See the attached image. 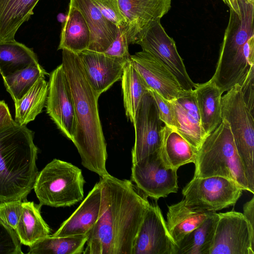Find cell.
Returning a JSON list of instances; mask_svg holds the SVG:
<instances>
[{"label": "cell", "instance_id": "d590c367", "mask_svg": "<svg viewBox=\"0 0 254 254\" xmlns=\"http://www.w3.org/2000/svg\"><path fill=\"white\" fill-rule=\"evenodd\" d=\"M22 201L15 200L0 202V219L14 230L21 215Z\"/></svg>", "mask_w": 254, "mask_h": 254}, {"label": "cell", "instance_id": "f546056e", "mask_svg": "<svg viewBox=\"0 0 254 254\" xmlns=\"http://www.w3.org/2000/svg\"><path fill=\"white\" fill-rule=\"evenodd\" d=\"M87 240L86 234L57 237L49 235L31 246L29 254H81Z\"/></svg>", "mask_w": 254, "mask_h": 254}, {"label": "cell", "instance_id": "60d3db41", "mask_svg": "<svg viewBox=\"0 0 254 254\" xmlns=\"http://www.w3.org/2000/svg\"><path fill=\"white\" fill-rule=\"evenodd\" d=\"M67 17V14H65L63 13H60L57 15V20L59 22L64 24L65 22Z\"/></svg>", "mask_w": 254, "mask_h": 254}, {"label": "cell", "instance_id": "9c48e42d", "mask_svg": "<svg viewBox=\"0 0 254 254\" xmlns=\"http://www.w3.org/2000/svg\"><path fill=\"white\" fill-rule=\"evenodd\" d=\"M136 44L159 60L173 74L182 88L190 91L196 87L187 71L173 39L167 34L160 19L152 22L142 32Z\"/></svg>", "mask_w": 254, "mask_h": 254}, {"label": "cell", "instance_id": "7402d4cb", "mask_svg": "<svg viewBox=\"0 0 254 254\" xmlns=\"http://www.w3.org/2000/svg\"><path fill=\"white\" fill-rule=\"evenodd\" d=\"M39 0H0V41L15 40L18 29L34 14Z\"/></svg>", "mask_w": 254, "mask_h": 254}, {"label": "cell", "instance_id": "603a6c76", "mask_svg": "<svg viewBox=\"0 0 254 254\" xmlns=\"http://www.w3.org/2000/svg\"><path fill=\"white\" fill-rule=\"evenodd\" d=\"M41 204L22 201L21 213L15 231L21 244L30 247L49 235L51 229L41 215Z\"/></svg>", "mask_w": 254, "mask_h": 254}, {"label": "cell", "instance_id": "5bb4252c", "mask_svg": "<svg viewBox=\"0 0 254 254\" xmlns=\"http://www.w3.org/2000/svg\"><path fill=\"white\" fill-rule=\"evenodd\" d=\"M126 19L124 26L129 44H135L153 21L161 19L171 8L172 0H117Z\"/></svg>", "mask_w": 254, "mask_h": 254}, {"label": "cell", "instance_id": "7a4b0ae2", "mask_svg": "<svg viewBox=\"0 0 254 254\" xmlns=\"http://www.w3.org/2000/svg\"><path fill=\"white\" fill-rule=\"evenodd\" d=\"M62 64L74 103L76 125L72 141L84 167L100 178L108 176V154L99 114V97L88 82L77 54L62 50Z\"/></svg>", "mask_w": 254, "mask_h": 254}, {"label": "cell", "instance_id": "83f0119b", "mask_svg": "<svg viewBox=\"0 0 254 254\" xmlns=\"http://www.w3.org/2000/svg\"><path fill=\"white\" fill-rule=\"evenodd\" d=\"M121 81L126 115L133 123L141 100L149 88L130 61L124 67Z\"/></svg>", "mask_w": 254, "mask_h": 254}, {"label": "cell", "instance_id": "6da1fadb", "mask_svg": "<svg viewBox=\"0 0 254 254\" xmlns=\"http://www.w3.org/2000/svg\"><path fill=\"white\" fill-rule=\"evenodd\" d=\"M100 213L86 233L83 254H131L150 203L131 181L111 175L101 178Z\"/></svg>", "mask_w": 254, "mask_h": 254}, {"label": "cell", "instance_id": "52a82bcc", "mask_svg": "<svg viewBox=\"0 0 254 254\" xmlns=\"http://www.w3.org/2000/svg\"><path fill=\"white\" fill-rule=\"evenodd\" d=\"M242 193L236 183L220 176L193 177L182 190L187 204L213 212L234 205Z\"/></svg>", "mask_w": 254, "mask_h": 254}, {"label": "cell", "instance_id": "ab89813d", "mask_svg": "<svg viewBox=\"0 0 254 254\" xmlns=\"http://www.w3.org/2000/svg\"><path fill=\"white\" fill-rule=\"evenodd\" d=\"M243 0H222L230 9L232 10L239 16L241 15V4Z\"/></svg>", "mask_w": 254, "mask_h": 254}, {"label": "cell", "instance_id": "4316f807", "mask_svg": "<svg viewBox=\"0 0 254 254\" xmlns=\"http://www.w3.org/2000/svg\"><path fill=\"white\" fill-rule=\"evenodd\" d=\"M38 63L36 54L24 44L15 40L0 41V73L2 77Z\"/></svg>", "mask_w": 254, "mask_h": 254}, {"label": "cell", "instance_id": "8fae6325", "mask_svg": "<svg viewBox=\"0 0 254 254\" xmlns=\"http://www.w3.org/2000/svg\"><path fill=\"white\" fill-rule=\"evenodd\" d=\"M46 107L58 128L72 141L76 125L74 103L62 64L50 73Z\"/></svg>", "mask_w": 254, "mask_h": 254}, {"label": "cell", "instance_id": "ba28073f", "mask_svg": "<svg viewBox=\"0 0 254 254\" xmlns=\"http://www.w3.org/2000/svg\"><path fill=\"white\" fill-rule=\"evenodd\" d=\"M177 170L165 163L160 149L132 164L131 181L144 195L157 200L178 191Z\"/></svg>", "mask_w": 254, "mask_h": 254}, {"label": "cell", "instance_id": "44dd1931", "mask_svg": "<svg viewBox=\"0 0 254 254\" xmlns=\"http://www.w3.org/2000/svg\"><path fill=\"white\" fill-rule=\"evenodd\" d=\"M193 92L202 127L208 136L222 122L221 98L223 93L210 79L204 83H197Z\"/></svg>", "mask_w": 254, "mask_h": 254}, {"label": "cell", "instance_id": "1f68e13d", "mask_svg": "<svg viewBox=\"0 0 254 254\" xmlns=\"http://www.w3.org/2000/svg\"><path fill=\"white\" fill-rule=\"evenodd\" d=\"M21 254V243L15 231L0 219V254Z\"/></svg>", "mask_w": 254, "mask_h": 254}, {"label": "cell", "instance_id": "3957f363", "mask_svg": "<svg viewBox=\"0 0 254 254\" xmlns=\"http://www.w3.org/2000/svg\"><path fill=\"white\" fill-rule=\"evenodd\" d=\"M33 133L15 121L0 129V202L23 200L39 173Z\"/></svg>", "mask_w": 254, "mask_h": 254}, {"label": "cell", "instance_id": "ac0fdd59", "mask_svg": "<svg viewBox=\"0 0 254 254\" xmlns=\"http://www.w3.org/2000/svg\"><path fill=\"white\" fill-rule=\"evenodd\" d=\"M101 201V186L97 183L72 215L52 235L62 237L85 234L99 218Z\"/></svg>", "mask_w": 254, "mask_h": 254}, {"label": "cell", "instance_id": "b9f144b4", "mask_svg": "<svg viewBox=\"0 0 254 254\" xmlns=\"http://www.w3.org/2000/svg\"><path fill=\"white\" fill-rule=\"evenodd\" d=\"M251 0L252 2H254V0Z\"/></svg>", "mask_w": 254, "mask_h": 254}, {"label": "cell", "instance_id": "d4e9b609", "mask_svg": "<svg viewBox=\"0 0 254 254\" xmlns=\"http://www.w3.org/2000/svg\"><path fill=\"white\" fill-rule=\"evenodd\" d=\"M67 14V19L61 31L58 50L66 49L76 54L88 50L90 33L82 14L69 4Z\"/></svg>", "mask_w": 254, "mask_h": 254}, {"label": "cell", "instance_id": "e0dca14e", "mask_svg": "<svg viewBox=\"0 0 254 254\" xmlns=\"http://www.w3.org/2000/svg\"><path fill=\"white\" fill-rule=\"evenodd\" d=\"M171 101L177 124L176 131L198 151L207 135L202 127L193 90Z\"/></svg>", "mask_w": 254, "mask_h": 254}, {"label": "cell", "instance_id": "7c38bea8", "mask_svg": "<svg viewBox=\"0 0 254 254\" xmlns=\"http://www.w3.org/2000/svg\"><path fill=\"white\" fill-rule=\"evenodd\" d=\"M135 142L131 151L132 164L160 150L163 122L156 103L148 92L137 107L133 122Z\"/></svg>", "mask_w": 254, "mask_h": 254}, {"label": "cell", "instance_id": "f1b7e54d", "mask_svg": "<svg viewBox=\"0 0 254 254\" xmlns=\"http://www.w3.org/2000/svg\"><path fill=\"white\" fill-rule=\"evenodd\" d=\"M218 219V213L214 212L185 236L177 245V254H209Z\"/></svg>", "mask_w": 254, "mask_h": 254}, {"label": "cell", "instance_id": "5b68a950", "mask_svg": "<svg viewBox=\"0 0 254 254\" xmlns=\"http://www.w3.org/2000/svg\"><path fill=\"white\" fill-rule=\"evenodd\" d=\"M85 183L81 169L54 159L39 172L33 189L42 205L70 206L83 198Z\"/></svg>", "mask_w": 254, "mask_h": 254}, {"label": "cell", "instance_id": "e575fe53", "mask_svg": "<svg viewBox=\"0 0 254 254\" xmlns=\"http://www.w3.org/2000/svg\"><path fill=\"white\" fill-rule=\"evenodd\" d=\"M148 92L155 100L159 118L161 121L165 126L176 131L177 124L171 101L165 99L158 93L151 89H149Z\"/></svg>", "mask_w": 254, "mask_h": 254}, {"label": "cell", "instance_id": "30bf717a", "mask_svg": "<svg viewBox=\"0 0 254 254\" xmlns=\"http://www.w3.org/2000/svg\"><path fill=\"white\" fill-rule=\"evenodd\" d=\"M209 254H254V230L243 213H218Z\"/></svg>", "mask_w": 254, "mask_h": 254}, {"label": "cell", "instance_id": "d6986e66", "mask_svg": "<svg viewBox=\"0 0 254 254\" xmlns=\"http://www.w3.org/2000/svg\"><path fill=\"white\" fill-rule=\"evenodd\" d=\"M82 14L90 33L88 50L103 53L116 37L118 27L107 20L91 0H70Z\"/></svg>", "mask_w": 254, "mask_h": 254}, {"label": "cell", "instance_id": "ffe728a7", "mask_svg": "<svg viewBox=\"0 0 254 254\" xmlns=\"http://www.w3.org/2000/svg\"><path fill=\"white\" fill-rule=\"evenodd\" d=\"M214 212L190 206L186 203L184 199L168 206L166 226L177 245Z\"/></svg>", "mask_w": 254, "mask_h": 254}, {"label": "cell", "instance_id": "f35d334b", "mask_svg": "<svg viewBox=\"0 0 254 254\" xmlns=\"http://www.w3.org/2000/svg\"><path fill=\"white\" fill-rule=\"evenodd\" d=\"M243 215L251 228L254 230V197L246 202L243 206Z\"/></svg>", "mask_w": 254, "mask_h": 254}, {"label": "cell", "instance_id": "277c9868", "mask_svg": "<svg viewBox=\"0 0 254 254\" xmlns=\"http://www.w3.org/2000/svg\"><path fill=\"white\" fill-rule=\"evenodd\" d=\"M194 164L193 178L223 177L251 192L229 124L224 119L204 140Z\"/></svg>", "mask_w": 254, "mask_h": 254}, {"label": "cell", "instance_id": "8d00e7d4", "mask_svg": "<svg viewBox=\"0 0 254 254\" xmlns=\"http://www.w3.org/2000/svg\"><path fill=\"white\" fill-rule=\"evenodd\" d=\"M254 66L252 67L241 86L244 101L254 116Z\"/></svg>", "mask_w": 254, "mask_h": 254}, {"label": "cell", "instance_id": "484cf974", "mask_svg": "<svg viewBox=\"0 0 254 254\" xmlns=\"http://www.w3.org/2000/svg\"><path fill=\"white\" fill-rule=\"evenodd\" d=\"M48 93V82L45 76H42L21 99L14 103V121L21 126L34 121L45 106Z\"/></svg>", "mask_w": 254, "mask_h": 254}, {"label": "cell", "instance_id": "4dcf8cb0", "mask_svg": "<svg viewBox=\"0 0 254 254\" xmlns=\"http://www.w3.org/2000/svg\"><path fill=\"white\" fill-rule=\"evenodd\" d=\"M48 74L38 63L2 78L6 91L15 103L27 93L40 77Z\"/></svg>", "mask_w": 254, "mask_h": 254}, {"label": "cell", "instance_id": "9a60e30c", "mask_svg": "<svg viewBox=\"0 0 254 254\" xmlns=\"http://www.w3.org/2000/svg\"><path fill=\"white\" fill-rule=\"evenodd\" d=\"M130 63L143 78L149 89L165 99L172 101L189 91L184 90L173 74L159 60L142 51L131 55Z\"/></svg>", "mask_w": 254, "mask_h": 254}, {"label": "cell", "instance_id": "d6a6232c", "mask_svg": "<svg viewBox=\"0 0 254 254\" xmlns=\"http://www.w3.org/2000/svg\"><path fill=\"white\" fill-rule=\"evenodd\" d=\"M128 45L124 26L118 27L116 39L103 53L111 58L129 62L131 55L128 51Z\"/></svg>", "mask_w": 254, "mask_h": 254}, {"label": "cell", "instance_id": "8992f818", "mask_svg": "<svg viewBox=\"0 0 254 254\" xmlns=\"http://www.w3.org/2000/svg\"><path fill=\"white\" fill-rule=\"evenodd\" d=\"M222 118L229 124L251 192L254 193V120L237 84L222 96Z\"/></svg>", "mask_w": 254, "mask_h": 254}, {"label": "cell", "instance_id": "836d02e7", "mask_svg": "<svg viewBox=\"0 0 254 254\" xmlns=\"http://www.w3.org/2000/svg\"><path fill=\"white\" fill-rule=\"evenodd\" d=\"M102 15L118 28L124 26L126 19L118 4L117 0H91Z\"/></svg>", "mask_w": 254, "mask_h": 254}, {"label": "cell", "instance_id": "2e32d148", "mask_svg": "<svg viewBox=\"0 0 254 254\" xmlns=\"http://www.w3.org/2000/svg\"><path fill=\"white\" fill-rule=\"evenodd\" d=\"M77 54L88 82L99 97L121 80L124 67L128 63L89 50Z\"/></svg>", "mask_w": 254, "mask_h": 254}, {"label": "cell", "instance_id": "cb8c5ba5", "mask_svg": "<svg viewBox=\"0 0 254 254\" xmlns=\"http://www.w3.org/2000/svg\"><path fill=\"white\" fill-rule=\"evenodd\" d=\"M161 135V154L168 166L178 170L185 164L195 163L198 151L176 131L165 125Z\"/></svg>", "mask_w": 254, "mask_h": 254}, {"label": "cell", "instance_id": "4fadbf2b", "mask_svg": "<svg viewBox=\"0 0 254 254\" xmlns=\"http://www.w3.org/2000/svg\"><path fill=\"white\" fill-rule=\"evenodd\" d=\"M159 206L149 204L136 236L131 254H177Z\"/></svg>", "mask_w": 254, "mask_h": 254}, {"label": "cell", "instance_id": "74e56055", "mask_svg": "<svg viewBox=\"0 0 254 254\" xmlns=\"http://www.w3.org/2000/svg\"><path fill=\"white\" fill-rule=\"evenodd\" d=\"M14 121L7 104L4 101H0V129Z\"/></svg>", "mask_w": 254, "mask_h": 254}]
</instances>
